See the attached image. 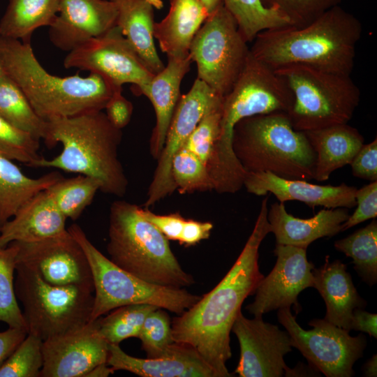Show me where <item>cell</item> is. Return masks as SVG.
Instances as JSON below:
<instances>
[{
  "label": "cell",
  "instance_id": "6",
  "mask_svg": "<svg viewBox=\"0 0 377 377\" xmlns=\"http://www.w3.org/2000/svg\"><path fill=\"white\" fill-rule=\"evenodd\" d=\"M140 209L124 200L112 203L109 259L121 269L154 284L185 288L195 283L172 253L169 240L142 215Z\"/></svg>",
  "mask_w": 377,
  "mask_h": 377
},
{
  "label": "cell",
  "instance_id": "13",
  "mask_svg": "<svg viewBox=\"0 0 377 377\" xmlns=\"http://www.w3.org/2000/svg\"><path fill=\"white\" fill-rule=\"evenodd\" d=\"M63 64L66 68L98 74L115 89L132 84L136 95L141 94L154 75L117 25L69 52Z\"/></svg>",
  "mask_w": 377,
  "mask_h": 377
},
{
  "label": "cell",
  "instance_id": "31",
  "mask_svg": "<svg viewBox=\"0 0 377 377\" xmlns=\"http://www.w3.org/2000/svg\"><path fill=\"white\" fill-rule=\"evenodd\" d=\"M0 116L17 128L44 140L47 121L34 110L19 86L5 73L0 77Z\"/></svg>",
  "mask_w": 377,
  "mask_h": 377
},
{
  "label": "cell",
  "instance_id": "17",
  "mask_svg": "<svg viewBox=\"0 0 377 377\" xmlns=\"http://www.w3.org/2000/svg\"><path fill=\"white\" fill-rule=\"evenodd\" d=\"M276 264L256 288L253 302L246 310L256 318L281 308L301 311L297 297L305 288L312 287L314 265L306 258V249L276 244Z\"/></svg>",
  "mask_w": 377,
  "mask_h": 377
},
{
  "label": "cell",
  "instance_id": "33",
  "mask_svg": "<svg viewBox=\"0 0 377 377\" xmlns=\"http://www.w3.org/2000/svg\"><path fill=\"white\" fill-rule=\"evenodd\" d=\"M334 248L353 260L354 269L370 286L377 281V221L336 241Z\"/></svg>",
  "mask_w": 377,
  "mask_h": 377
},
{
  "label": "cell",
  "instance_id": "29",
  "mask_svg": "<svg viewBox=\"0 0 377 377\" xmlns=\"http://www.w3.org/2000/svg\"><path fill=\"white\" fill-rule=\"evenodd\" d=\"M61 177L57 172L29 177L13 160L0 154V228L27 200Z\"/></svg>",
  "mask_w": 377,
  "mask_h": 377
},
{
  "label": "cell",
  "instance_id": "7",
  "mask_svg": "<svg viewBox=\"0 0 377 377\" xmlns=\"http://www.w3.org/2000/svg\"><path fill=\"white\" fill-rule=\"evenodd\" d=\"M232 147L246 173L269 172L286 179H313L315 151L304 132L293 128L286 112L241 119L234 126Z\"/></svg>",
  "mask_w": 377,
  "mask_h": 377
},
{
  "label": "cell",
  "instance_id": "49",
  "mask_svg": "<svg viewBox=\"0 0 377 377\" xmlns=\"http://www.w3.org/2000/svg\"><path fill=\"white\" fill-rule=\"evenodd\" d=\"M376 313H369L362 308H356L353 310L350 322V330H353L365 332L376 338Z\"/></svg>",
  "mask_w": 377,
  "mask_h": 377
},
{
  "label": "cell",
  "instance_id": "8",
  "mask_svg": "<svg viewBox=\"0 0 377 377\" xmlns=\"http://www.w3.org/2000/svg\"><path fill=\"white\" fill-rule=\"evenodd\" d=\"M274 71L293 93L294 103L288 115L297 131L346 124L359 105L360 91L350 75L302 64L283 66Z\"/></svg>",
  "mask_w": 377,
  "mask_h": 377
},
{
  "label": "cell",
  "instance_id": "34",
  "mask_svg": "<svg viewBox=\"0 0 377 377\" xmlns=\"http://www.w3.org/2000/svg\"><path fill=\"white\" fill-rule=\"evenodd\" d=\"M46 190L61 213L66 219L76 220L92 202L100 184L94 178L78 175L62 177Z\"/></svg>",
  "mask_w": 377,
  "mask_h": 377
},
{
  "label": "cell",
  "instance_id": "35",
  "mask_svg": "<svg viewBox=\"0 0 377 377\" xmlns=\"http://www.w3.org/2000/svg\"><path fill=\"white\" fill-rule=\"evenodd\" d=\"M157 306L147 304L121 306L106 316L97 318L98 332L110 344H119L131 337H138L147 316Z\"/></svg>",
  "mask_w": 377,
  "mask_h": 377
},
{
  "label": "cell",
  "instance_id": "42",
  "mask_svg": "<svg viewBox=\"0 0 377 377\" xmlns=\"http://www.w3.org/2000/svg\"><path fill=\"white\" fill-rule=\"evenodd\" d=\"M265 5L276 8L295 27L307 25L341 0H263Z\"/></svg>",
  "mask_w": 377,
  "mask_h": 377
},
{
  "label": "cell",
  "instance_id": "2",
  "mask_svg": "<svg viewBox=\"0 0 377 377\" xmlns=\"http://www.w3.org/2000/svg\"><path fill=\"white\" fill-rule=\"evenodd\" d=\"M362 34L360 20L339 5L307 25L259 33L252 41L250 52L274 70L302 64L350 75Z\"/></svg>",
  "mask_w": 377,
  "mask_h": 377
},
{
  "label": "cell",
  "instance_id": "39",
  "mask_svg": "<svg viewBox=\"0 0 377 377\" xmlns=\"http://www.w3.org/2000/svg\"><path fill=\"white\" fill-rule=\"evenodd\" d=\"M43 341L27 334L0 367V377H38L43 366Z\"/></svg>",
  "mask_w": 377,
  "mask_h": 377
},
{
  "label": "cell",
  "instance_id": "23",
  "mask_svg": "<svg viewBox=\"0 0 377 377\" xmlns=\"http://www.w3.org/2000/svg\"><path fill=\"white\" fill-rule=\"evenodd\" d=\"M192 61L186 58L168 57V64L154 75L140 95L145 96L151 103L156 116L149 150L154 158L158 160L165 141L168 127L177 103L182 96V80L190 71Z\"/></svg>",
  "mask_w": 377,
  "mask_h": 377
},
{
  "label": "cell",
  "instance_id": "9",
  "mask_svg": "<svg viewBox=\"0 0 377 377\" xmlns=\"http://www.w3.org/2000/svg\"><path fill=\"white\" fill-rule=\"evenodd\" d=\"M82 246L91 268L94 298L90 321L121 306L147 304L181 315L201 297L184 288L154 284L117 267L89 239L77 224L67 228Z\"/></svg>",
  "mask_w": 377,
  "mask_h": 377
},
{
  "label": "cell",
  "instance_id": "26",
  "mask_svg": "<svg viewBox=\"0 0 377 377\" xmlns=\"http://www.w3.org/2000/svg\"><path fill=\"white\" fill-rule=\"evenodd\" d=\"M316 154L313 179L327 180L336 170L350 165L364 144L360 131L348 123L304 131Z\"/></svg>",
  "mask_w": 377,
  "mask_h": 377
},
{
  "label": "cell",
  "instance_id": "21",
  "mask_svg": "<svg viewBox=\"0 0 377 377\" xmlns=\"http://www.w3.org/2000/svg\"><path fill=\"white\" fill-rule=\"evenodd\" d=\"M107 364L114 371L142 377H221L194 348L183 343H177L170 355L144 359L129 355L119 344L108 343Z\"/></svg>",
  "mask_w": 377,
  "mask_h": 377
},
{
  "label": "cell",
  "instance_id": "15",
  "mask_svg": "<svg viewBox=\"0 0 377 377\" xmlns=\"http://www.w3.org/2000/svg\"><path fill=\"white\" fill-rule=\"evenodd\" d=\"M17 246V265L36 272L55 286L76 285L94 290L88 259L77 241L67 231L60 235Z\"/></svg>",
  "mask_w": 377,
  "mask_h": 377
},
{
  "label": "cell",
  "instance_id": "54",
  "mask_svg": "<svg viewBox=\"0 0 377 377\" xmlns=\"http://www.w3.org/2000/svg\"><path fill=\"white\" fill-rule=\"evenodd\" d=\"M153 8L156 9H161L163 7V0H146Z\"/></svg>",
  "mask_w": 377,
  "mask_h": 377
},
{
  "label": "cell",
  "instance_id": "46",
  "mask_svg": "<svg viewBox=\"0 0 377 377\" xmlns=\"http://www.w3.org/2000/svg\"><path fill=\"white\" fill-rule=\"evenodd\" d=\"M104 110L110 124L117 129L121 130L130 122L133 112V103L122 94V88L116 89Z\"/></svg>",
  "mask_w": 377,
  "mask_h": 377
},
{
  "label": "cell",
  "instance_id": "24",
  "mask_svg": "<svg viewBox=\"0 0 377 377\" xmlns=\"http://www.w3.org/2000/svg\"><path fill=\"white\" fill-rule=\"evenodd\" d=\"M66 219L43 190L27 200L0 228V246L60 235L67 231Z\"/></svg>",
  "mask_w": 377,
  "mask_h": 377
},
{
  "label": "cell",
  "instance_id": "53",
  "mask_svg": "<svg viewBox=\"0 0 377 377\" xmlns=\"http://www.w3.org/2000/svg\"><path fill=\"white\" fill-rule=\"evenodd\" d=\"M207 13L209 14L214 12L219 7L223 5L222 0H199Z\"/></svg>",
  "mask_w": 377,
  "mask_h": 377
},
{
  "label": "cell",
  "instance_id": "37",
  "mask_svg": "<svg viewBox=\"0 0 377 377\" xmlns=\"http://www.w3.org/2000/svg\"><path fill=\"white\" fill-rule=\"evenodd\" d=\"M171 175L180 193L212 191V179L205 164L188 150L181 148L171 162Z\"/></svg>",
  "mask_w": 377,
  "mask_h": 377
},
{
  "label": "cell",
  "instance_id": "14",
  "mask_svg": "<svg viewBox=\"0 0 377 377\" xmlns=\"http://www.w3.org/2000/svg\"><path fill=\"white\" fill-rule=\"evenodd\" d=\"M222 101V97L198 78L190 90L181 96L168 127L163 151L157 160L144 204L145 207L154 205L176 190L171 175L173 156L205 114Z\"/></svg>",
  "mask_w": 377,
  "mask_h": 377
},
{
  "label": "cell",
  "instance_id": "43",
  "mask_svg": "<svg viewBox=\"0 0 377 377\" xmlns=\"http://www.w3.org/2000/svg\"><path fill=\"white\" fill-rule=\"evenodd\" d=\"M356 209L341 226V231L346 230L362 222L377 216V181L371 182L355 193Z\"/></svg>",
  "mask_w": 377,
  "mask_h": 377
},
{
  "label": "cell",
  "instance_id": "38",
  "mask_svg": "<svg viewBox=\"0 0 377 377\" xmlns=\"http://www.w3.org/2000/svg\"><path fill=\"white\" fill-rule=\"evenodd\" d=\"M138 338L147 358L170 355L177 343L172 337L170 316L162 308H157L147 316Z\"/></svg>",
  "mask_w": 377,
  "mask_h": 377
},
{
  "label": "cell",
  "instance_id": "18",
  "mask_svg": "<svg viewBox=\"0 0 377 377\" xmlns=\"http://www.w3.org/2000/svg\"><path fill=\"white\" fill-rule=\"evenodd\" d=\"M42 377H85L107 362L108 343L98 332L97 320L43 341Z\"/></svg>",
  "mask_w": 377,
  "mask_h": 377
},
{
  "label": "cell",
  "instance_id": "36",
  "mask_svg": "<svg viewBox=\"0 0 377 377\" xmlns=\"http://www.w3.org/2000/svg\"><path fill=\"white\" fill-rule=\"evenodd\" d=\"M17 253V246L14 242L6 246H0V322L27 330L15 292Z\"/></svg>",
  "mask_w": 377,
  "mask_h": 377
},
{
  "label": "cell",
  "instance_id": "5",
  "mask_svg": "<svg viewBox=\"0 0 377 377\" xmlns=\"http://www.w3.org/2000/svg\"><path fill=\"white\" fill-rule=\"evenodd\" d=\"M0 61L5 73L45 121L103 110L116 89L96 73L87 77L50 74L35 57L31 43L1 36Z\"/></svg>",
  "mask_w": 377,
  "mask_h": 377
},
{
  "label": "cell",
  "instance_id": "41",
  "mask_svg": "<svg viewBox=\"0 0 377 377\" xmlns=\"http://www.w3.org/2000/svg\"><path fill=\"white\" fill-rule=\"evenodd\" d=\"M221 109L222 103L209 110L182 147L198 156L207 169L220 135Z\"/></svg>",
  "mask_w": 377,
  "mask_h": 377
},
{
  "label": "cell",
  "instance_id": "4",
  "mask_svg": "<svg viewBox=\"0 0 377 377\" xmlns=\"http://www.w3.org/2000/svg\"><path fill=\"white\" fill-rule=\"evenodd\" d=\"M293 103V93L284 80L250 52L232 88L223 98L220 135L208 166L216 192L235 193L244 185L246 172L232 147L235 124L254 115L288 113Z\"/></svg>",
  "mask_w": 377,
  "mask_h": 377
},
{
  "label": "cell",
  "instance_id": "27",
  "mask_svg": "<svg viewBox=\"0 0 377 377\" xmlns=\"http://www.w3.org/2000/svg\"><path fill=\"white\" fill-rule=\"evenodd\" d=\"M209 13L199 0H170L167 15L155 22L154 36L168 57L189 56L191 42Z\"/></svg>",
  "mask_w": 377,
  "mask_h": 377
},
{
  "label": "cell",
  "instance_id": "28",
  "mask_svg": "<svg viewBox=\"0 0 377 377\" xmlns=\"http://www.w3.org/2000/svg\"><path fill=\"white\" fill-rule=\"evenodd\" d=\"M110 1L117 8V26L122 34L153 75L161 72L165 65L154 43V8L146 0Z\"/></svg>",
  "mask_w": 377,
  "mask_h": 377
},
{
  "label": "cell",
  "instance_id": "19",
  "mask_svg": "<svg viewBox=\"0 0 377 377\" xmlns=\"http://www.w3.org/2000/svg\"><path fill=\"white\" fill-rule=\"evenodd\" d=\"M117 15L110 0H59L49 39L57 48L69 52L115 27Z\"/></svg>",
  "mask_w": 377,
  "mask_h": 377
},
{
  "label": "cell",
  "instance_id": "44",
  "mask_svg": "<svg viewBox=\"0 0 377 377\" xmlns=\"http://www.w3.org/2000/svg\"><path fill=\"white\" fill-rule=\"evenodd\" d=\"M353 176L377 181V139L364 144L350 163Z\"/></svg>",
  "mask_w": 377,
  "mask_h": 377
},
{
  "label": "cell",
  "instance_id": "12",
  "mask_svg": "<svg viewBox=\"0 0 377 377\" xmlns=\"http://www.w3.org/2000/svg\"><path fill=\"white\" fill-rule=\"evenodd\" d=\"M279 322L288 332L292 347L296 348L309 364L327 377H351L353 365L364 353L367 338L360 334L352 337L349 331L323 319H313L306 330L297 323L290 308L278 309Z\"/></svg>",
  "mask_w": 377,
  "mask_h": 377
},
{
  "label": "cell",
  "instance_id": "30",
  "mask_svg": "<svg viewBox=\"0 0 377 377\" xmlns=\"http://www.w3.org/2000/svg\"><path fill=\"white\" fill-rule=\"evenodd\" d=\"M59 12V0H8L0 21V36L31 43L36 29L50 27Z\"/></svg>",
  "mask_w": 377,
  "mask_h": 377
},
{
  "label": "cell",
  "instance_id": "16",
  "mask_svg": "<svg viewBox=\"0 0 377 377\" xmlns=\"http://www.w3.org/2000/svg\"><path fill=\"white\" fill-rule=\"evenodd\" d=\"M231 331L240 348V358L235 371L240 377H281L289 369L284 356L292 351L290 337L277 325L263 318L249 319L240 311Z\"/></svg>",
  "mask_w": 377,
  "mask_h": 377
},
{
  "label": "cell",
  "instance_id": "11",
  "mask_svg": "<svg viewBox=\"0 0 377 377\" xmlns=\"http://www.w3.org/2000/svg\"><path fill=\"white\" fill-rule=\"evenodd\" d=\"M249 53L247 41L223 5L209 15L189 48L197 78L222 98L232 88Z\"/></svg>",
  "mask_w": 377,
  "mask_h": 377
},
{
  "label": "cell",
  "instance_id": "52",
  "mask_svg": "<svg viewBox=\"0 0 377 377\" xmlns=\"http://www.w3.org/2000/svg\"><path fill=\"white\" fill-rule=\"evenodd\" d=\"M362 369L366 376L376 377L377 376V357L376 354L366 362Z\"/></svg>",
  "mask_w": 377,
  "mask_h": 377
},
{
  "label": "cell",
  "instance_id": "32",
  "mask_svg": "<svg viewBox=\"0 0 377 377\" xmlns=\"http://www.w3.org/2000/svg\"><path fill=\"white\" fill-rule=\"evenodd\" d=\"M222 1L247 43H252L263 31L292 26L286 17L276 8L265 5L263 0Z\"/></svg>",
  "mask_w": 377,
  "mask_h": 377
},
{
  "label": "cell",
  "instance_id": "40",
  "mask_svg": "<svg viewBox=\"0 0 377 377\" xmlns=\"http://www.w3.org/2000/svg\"><path fill=\"white\" fill-rule=\"evenodd\" d=\"M40 140L24 132L0 116V154L32 167L42 156Z\"/></svg>",
  "mask_w": 377,
  "mask_h": 377
},
{
  "label": "cell",
  "instance_id": "20",
  "mask_svg": "<svg viewBox=\"0 0 377 377\" xmlns=\"http://www.w3.org/2000/svg\"><path fill=\"white\" fill-rule=\"evenodd\" d=\"M244 186L260 196L273 194L280 202L300 201L314 208H352L355 206L357 188L344 183L339 186L319 185L303 179H286L269 172H247Z\"/></svg>",
  "mask_w": 377,
  "mask_h": 377
},
{
  "label": "cell",
  "instance_id": "10",
  "mask_svg": "<svg viewBox=\"0 0 377 377\" xmlns=\"http://www.w3.org/2000/svg\"><path fill=\"white\" fill-rule=\"evenodd\" d=\"M15 292L22 306L27 333L43 341L90 322L94 290L85 286H55L21 265L15 269Z\"/></svg>",
  "mask_w": 377,
  "mask_h": 377
},
{
  "label": "cell",
  "instance_id": "45",
  "mask_svg": "<svg viewBox=\"0 0 377 377\" xmlns=\"http://www.w3.org/2000/svg\"><path fill=\"white\" fill-rule=\"evenodd\" d=\"M140 212L168 240L179 242L186 221V219L179 212L169 214H157L151 212L147 207H141Z\"/></svg>",
  "mask_w": 377,
  "mask_h": 377
},
{
  "label": "cell",
  "instance_id": "50",
  "mask_svg": "<svg viewBox=\"0 0 377 377\" xmlns=\"http://www.w3.org/2000/svg\"><path fill=\"white\" fill-rule=\"evenodd\" d=\"M316 374L317 376L319 374V371L311 367L310 364L309 366H305L303 364H299L296 367L293 369H288L284 374L286 376H314Z\"/></svg>",
  "mask_w": 377,
  "mask_h": 377
},
{
  "label": "cell",
  "instance_id": "1",
  "mask_svg": "<svg viewBox=\"0 0 377 377\" xmlns=\"http://www.w3.org/2000/svg\"><path fill=\"white\" fill-rule=\"evenodd\" d=\"M268 196L261 202L253 230L237 260L223 279L191 308L171 321L174 341L194 348L221 377L232 375L230 334L244 300L254 295L264 277L258 265L259 247L271 232L267 220Z\"/></svg>",
  "mask_w": 377,
  "mask_h": 377
},
{
  "label": "cell",
  "instance_id": "51",
  "mask_svg": "<svg viewBox=\"0 0 377 377\" xmlns=\"http://www.w3.org/2000/svg\"><path fill=\"white\" fill-rule=\"evenodd\" d=\"M114 373V371L107 364L101 363L92 369L85 377H107Z\"/></svg>",
  "mask_w": 377,
  "mask_h": 377
},
{
  "label": "cell",
  "instance_id": "55",
  "mask_svg": "<svg viewBox=\"0 0 377 377\" xmlns=\"http://www.w3.org/2000/svg\"><path fill=\"white\" fill-rule=\"evenodd\" d=\"M5 71L3 70V66L1 64V62L0 61V77L3 76L5 74Z\"/></svg>",
  "mask_w": 377,
  "mask_h": 377
},
{
  "label": "cell",
  "instance_id": "47",
  "mask_svg": "<svg viewBox=\"0 0 377 377\" xmlns=\"http://www.w3.org/2000/svg\"><path fill=\"white\" fill-rule=\"evenodd\" d=\"M212 229L211 222L186 219L179 242L185 246H194L208 239Z\"/></svg>",
  "mask_w": 377,
  "mask_h": 377
},
{
  "label": "cell",
  "instance_id": "25",
  "mask_svg": "<svg viewBox=\"0 0 377 377\" xmlns=\"http://www.w3.org/2000/svg\"><path fill=\"white\" fill-rule=\"evenodd\" d=\"M346 269V264L339 260L330 262L327 256L325 263L312 270V287L325 302L327 311L324 318L350 332L353 310L363 309L367 302L357 293Z\"/></svg>",
  "mask_w": 377,
  "mask_h": 377
},
{
  "label": "cell",
  "instance_id": "48",
  "mask_svg": "<svg viewBox=\"0 0 377 377\" xmlns=\"http://www.w3.org/2000/svg\"><path fill=\"white\" fill-rule=\"evenodd\" d=\"M27 330L10 327L0 332V367L27 335Z\"/></svg>",
  "mask_w": 377,
  "mask_h": 377
},
{
  "label": "cell",
  "instance_id": "22",
  "mask_svg": "<svg viewBox=\"0 0 377 377\" xmlns=\"http://www.w3.org/2000/svg\"><path fill=\"white\" fill-rule=\"evenodd\" d=\"M349 216L347 208H324L313 217L300 219L289 214L284 203L275 202L267 212V220L276 244L307 249L311 243L341 231Z\"/></svg>",
  "mask_w": 377,
  "mask_h": 377
},
{
  "label": "cell",
  "instance_id": "3",
  "mask_svg": "<svg viewBox=\"0 0 377 377\" xmlns=\"http://www.w3.org/2000/svg\"><path fill=\"white\" fill-rule=\"evenodd\" d=\"M47 121L44 141L48 146L60 143L61 152L50 159L43 157L32 167L52 168L89 176L100 184V191L123 197L128 182L119 158L121 130L114 127L103 110Z\"/></svg>",
  "mask_w": 377,
  "mask_h": 377
}]
</instances>
